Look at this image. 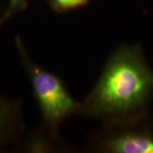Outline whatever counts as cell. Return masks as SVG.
Masks as SVG:
<instances>
[{"label": "cell", "mask_w": 153, "mask_h": 153, "mask_svg": "<svg viewBox=\"0 0 153 153\" xmlns=\"http://www.w3.org/2000/svg\"><path fill=\"white\" fill-rule=\"evenodd\" d=\"M27 5V0H9V5L6 10V19L8 20L14 14L24 10Z\"/></svg>", "instance_id": "obj_6"}, {"label": "cell", "mask_w": 153, "mask_h": 153, "mask_svg": "<svg viewBox=\"0 0 153 153\" xmlns=\"http://www.w3.org/2000/svg\"><path fill=\"white\" fill-rule=\"evenodd\" d=\"M16 44L23 67L30 77L43 118L49 129L55 132L62 121L79 109V105L71 98L57 76L31 60L22 38L16 37Z\"/></svg>", "instance_id": "obj_2"}, {"label": "cell", "mask_w": 153, "mask_h": 153, "mask_svg": "<svg viewBox=\"0 0 153 153\" xmlns=\"http://www.w3.org/2000/svg\"><path fill=\"white\" fill-rule=\"evenodd\" d=\"M90 0H49L50 6L57 12H66L87 5Z\"/></svg>", "instance_id": "obj_5"}, {"label": "cell", "mask_w": 153, "mask_h": 153, "mask_svg": "<svg viewBox=\"0 0 153 153\" xmlns=\"http://www.w3.org/2000/svg\"><path fill=\"white\" fill-rule=\"evenodd\" d=\"M21 103L0 95V151L16 141L22 131Z\"/></svg>", "instance_id": "obj_3"}, {"label": "cell", "mask_w": 153, "mask_h": 153, "mask_svg": "<svg viewBox=\"0 0 153 153\" xmlns=\"http://www.w3.org/2000/svg\"><path fill=\"white\" fill-rule=\"evenodd\" d=\"M153 100V71L138 46L123 47L111 57L82 109L96 117L137 113Z\"/></svg>", "instance_id": "obj_1"}, {"label": "cell", "mask_w": 153, "mask_h": 153, "mask_svg": "<svg viewBox=\"0 0 153 153\" xmlns=\"http://www.w3.org/2000/svg\"><path fill=\"white\" fill-rule=\"evenodd\" d=\"M6 16H5V12H0V27L1 26L6 22Z\"/></svg>", "instance_id": "obj_7"}, {"label": "cell", "mask_w": 153, "mask_h": 153, "mask_svg": "<svg viewBox=\"0 0 153 153\" xmlns=\"http://www.w3.org/2000/svg\"><path fill=\"white\" fill-rule=\"evenodd\" d=\"M107 149L117 153H153V132L148 129L126 132L111 139Z\"/></svg>", "instance_id": "obj_4"}]
</instances>
